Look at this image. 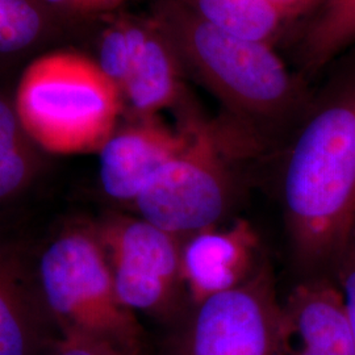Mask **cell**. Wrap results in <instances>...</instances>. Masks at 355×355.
<instances>
[{"instance_id": "6da1fadb", "label": "cell", "mask_w": 355, "mask_h": 355, "mask_svg": "<svg viewBox=\"0 0 355 355\" xmlns=\"http://www.w3.org/2000/svg\"><path fill=\"white\" fill-rule=\"evenodd\" d=\"M282 198L297 265L306 278H333L355 223V67L306 108L283 166Z\"/></svg>"}, {"instance_id": "7a4b0ae2", "label": "cell", "mask_w": 355, "mask_h": 355, "mask_svg": "<svg viewBox=\"0 0 355 355\" xmlns=\"http://www.w3.org/2000/svg\"><path fill=\"white\" fill-rule=\"evenodd\" d=\"M153 20L182 70L243 121L275 124L304 108L302 86L271 45L217 29L182 0H162Z\"/></svg>"}, {"instance_id": "3957f363", "label": "cell", "mask_w": 355, "mask_h": 355, "mask_svg": "<svg viewBox=\"0 0 355 355\" xmlns=\"http://www.w3.org/2000/svg\"><path fill=\"white\" fill-rule=\"evenodd\" d=\"M13 105L29 139L42 152L60 155L99 153L124 107L95 60L62 51L26 66Z\"/></svg>"}, {"instance_id": "277c9868", "label": "cell", "mask_w": 355, "mask_h": 355, "mask_svg": "<svg viewBox=\"0 0 355 355\" xmlns=\"http://www.w3.org/2000/svg\"><path fill=\"white\" fill-rule=\"evenodd\" d=\"M40 291L60 331H76L136 354L140 324L119 302L94 227L64 229L36 263Z\"/></svg>"}, {"instance_id": "5b68a950", "label": "cell", "mask_w": 355, "mask_h": 355, "mask_svg": "<svg viewBox=\"0 0 355 355\" xmlns=\"http://www.w3.org/2000/svg\"><path fill=\"white\" fill-rule=\"evenodd\" d=\"M186 146L162 166L132 204L141 218L184 240L217 227L233 200V175L211 128L190 123Z\"/></svg>"}, {"instance_id": "8992f818", "label": "cell", "mask_w": 355, "mask_h": 355, "mask_svg": "<svg viewBox=\"0 0 355 355\" xmlns=\"http://www.w3.org/2000/svg\"><path fill=\"white\" fill-rule=\"evenodd\" d=\"M94 229L121 305L135 315H173L186 293L180 261L183 240L139 216H110Z\"/></svg>"}, {"instance_id": "52a82bcc", "label": "cell", "mask_w": 355, "mask_h": 355, "mask_svg": "<svg viewBox=\"0 0 355 355\" xmlns=\"http://www.w3.org/2000/svg\"><path fill=\"white\" fill-rule=\"evenodd\" d=\"M174 355H284L283 308L266 263L241 286L193 304Z\"/></svg>"}, {"instance_id": "ba28073f", "label": "cell", "mask_w": 355, "mask_h": 355, "mask_svg": "<svg viewBox=\"0 0 355 355\" xmlns=\"http://www.w3.org/2000/svg\"><path fill=\"white\" fill-rule=\"evenodd\" d=\"M189 137V125L174 130L157 117L136 119L116 129L98 153L103 192L117 203L132 205L158 170L186 146Z\"/></svg>"}, {"instance_id": "9c48e42d", "label": "cell", "mask_w": 355, "mask_h": 355, "mask_svg": "<svg viewBox=\"0 0 355 355\" xmlns=\"http://www.w3.org/2000/svg\"><path fill=\"white\" fill-rule=\"evenodd\" d=\"M258 236L243 218L229 228L212 227L186 237L182 278L192 305L243 284L258 268Z\"/></svg>"}, {"instance_id": "30bf717a", "label": "cell", "mask_w": 355, "mask_h": 355, "mask_svg": "<svg viewBox=\"0 0 355 355\" xmlns=\"http://www.w3.org/2000/svg\"><path fill=\"white\" fill-rule=\"evenodd\" d=\"M282 308L284 355H355L343 292L333 278H305Z\"/></svg>"}, {"instance_id": "8fae6325", "label": "cell", "mask_w": 355, "mask_h": 355, "mask_svg": "<svg viewBox=\"0 0 355 355\" xmlns=\"http://www.w3.org/2000/svg\"><path fill=\"white\" fill-rule=\"evenodd\" d=\"M58 336L36 266L17 249L0 243V355H46Z\"/></svg>"}, {"instance_id": "7c38bea8", "label": "cell", "mask_w": 355, "mask_h": 355, "mask_svg": "<svg viewBox=\"0 0 355 355\" xmlns=\"http://www.w3.org/2000/svg\"><path fill=\"white\" fill-rule=\"evenodd\" d=\"M182 66L155 21H135L132 48L119 87L123 104L136 119L157 117L180 96Z\"/></svg>"}, {"instance_id": "4fadbf2b", "label": "cell", "mask_w": 355, "mask_h": 355, "mask_svg": "<svg viewBox=\"0 0 355 355\" xmlns=\"http://www.w3.org/2000/svg\"><path fill=\"white\" fill-rule=\"evenodd\" d=\"M355 44V0H321L299 38V62L313 76Z\"/></svg>"}, {"instance_id": "5bb4252c", "label": "cell", "mask_w": 355, "mask_h": 355, "mask_svg": "<svg viewBox=\"0 0 355 355\" xmlns=\"http://www.w3.org/2000/svg\"><path fill=\"white\" fill-rule=\"evenodd\" d=\"M205 23L236 37L271 45L290 19L270 0H182Z\"/></svg>"}, {"instance_id": "9a60e30c", "label": "cell", "mask_w": 355, "mask_h": 355, "mask_svg": "<svg viewBox=\"0 0 355 355\" xmlns=\"http://www.w3.org/2000/svg\"><path fill=\"white\" fill-rule=\"evenodd\" d=\"M40 150L13 103L0 96V207L12 203L33 184L41 170Z\"/></svg>"}, {"instance_id": "2e32d148", "label": "cell", "mask_w": 355, "mask_h": 355, "mask_svg": "<svg viewBox=\"0 0 355 355\" xmlns=\"http://www.w3.org/2000/svg\"><path fill=\"white\" fill-rule=\"evenodd\" d=\"M38 0H0V54H13L32 46L45 29Z\"/></svg>"}, {"instance_id": "e0dca14e", "label": "cell", "mask_w": 355, "mask_h": 355, "mask_svg": "<svg viewBox=\"0 0 355 355\" xmlns=\"http://www.w3.org/2000/svg\"><path fill=\"white\" fill-rule=\"evenodd\" d=\"M46 355H130L112 343L76 331H60Z\"/></svg>"}, {"instance_id": "ac0fdd59", "label": "cell", "mask_w": 355, "mask_h": 355, "mask_svg": "<svg viewBox=\"0 0 355 355\" xmlns=\"http://www.w3.org/2000/svg\"><path fill=\"white\" fill-rule=\"evenodd\" d=\"M333 279L343 292V302L355 343V258L347 250L334 271Z\"/></svg>"}, {"instance_id": "d6986e66", "label": "cell", "mask_w": 355, "mask_h": 355, "mask_svg": "<svg viewBox=\"0 0 355 355\" xmlns=\"http://www.w3.org/2000/svg\"><path fill=\"white\" fill-rule=\"evenodd\" d=\"M42 6L76 15H96L120 7L128 0H38Z\"/></svg>"}, {"instance_id": "ffe728a7", "label": "cell", "mask_w": 355, "mask_h": 355, "mask_svg": "<svg viewBox=\"0 0 355 355\" xmlns=\"http://www.w3.org/2000/svg\"><path fill=\"white\" fill-rule=\"evenodd\" d=\"M290 20L312 12L321 0H270Z\"/></svg>"}, {"instance_id": "44dd1931", "label": "cell", "mask_w": 355, "mask_h": 355, "mask_svg": "<svg viewBox=\"0 0 355 355\" xmlns=\"http://www.w3.org/2000/svg\"><path fill=\"white\" fill-rule=\"evenodd\" d=\"M347 250L352 253V255L355 258V223L353 230H352V236H350V241H349V248Z\"/></svg>"}]
</instances>
